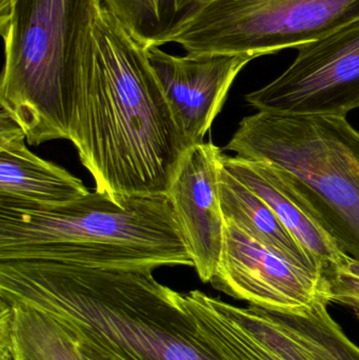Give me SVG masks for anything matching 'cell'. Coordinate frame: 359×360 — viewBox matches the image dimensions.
I'll return each instance as SVG.
<instances>
[{
  "label": "cell",
  "mask_w": 359,
  "mask_h": 360,
  "mask_svg": "<svg viewBox=\"0 0 359 360\" xmlns=\"http://www.w3.org/2000/svg\"><path fill=\"white\" fill-rule=\"evenodd\" d=\"M282 74L244 96L257 112L347 116L359 109V19L301 44Z\"/></svg>",
  "instance_id": "52a82bcc"
},
{
  "label": "cell",
  "mask_w": 359,
  "mask_h": 360,
  "mask_svg": "<svg viewBox=\"0 0 359 360\" xmlns=\"http://www.w3.org/2000/svg\"><path fill=\"white\" fill-rule=\"evenodd\" d=\"M22 129L0 110V200L55 207L90 191L61 167L32 153Z\"/></svg>",
  "instance_id": "4fadbf2b"
},
{
  "label": "cell",
  "mask_w": 359,
  "mask_h": 360,
  "mask_svg": "<svg viewBox=\"0 0 359 360\" xmlns=\"http://www.w3.org/2000/svg\"><path fill=\"white\" fill-rule=\"evenodd\" d=\"M100 0H12L0 11L4 67L0 110L29 145L67 139L65 94L93 65Z\"/></svg>",
  "instance_id": "277c9868"
},
{
  "label": "cell",
  "mask_w": 359,
  "mask_h": 360,
  "mask_svg": "<svg viewBox=\"0 0 359 360\" xmlns=\"http://www.w3.org/2000/svg\"><path fill=\"white\" fill-rule=\"evenodd\" d=\"M94 36V63L65 94L67 141L96 191L114 197L167 195L191 147L147 49L105 8Z\"/></svg>",
  "instance_id": "6da1fadb"
},
{
  "label": "cell",
  "mask_w": 359,
  "mask_h": 360,
  "mask_svg": "<svg viewBox=\"0 0 359 360\" xmlns=\"http://www.w3.org/2000/svg\"><path fill=\"white\" fill-rule=\"evenodd\" d=\"M72 340H73V338H72ZM74 342H75V340H74ZM75 344L84 360H111L109 357L97 352L96 350L86 346V345L79 344V342H75Z\"/></svg>",
  "instance_id": "ac0fdd59"
},
{
  "label": "cell",
  "mask_w": 359,
  "mask_h": 360,
  "mask_svg": "<svg viewBox=\"0 0 359 360\" xmlns=\"http://www.w3.org/2000/svg\"><path fill=\"white\" fill-rule=\"evenodd\" d=\"M341 268H343L344 270L351 273L352 275H354V276L358 277L359 278V260L353 259V258L348 256L345 264H344L343 266H341Z\"/></svg>",
  "instance_id": "d6986e66"
},
{
  "label": "cell",
  "mask_w": 359,
  "mask_h": 360,
  "mask_svg": "<svg viewBox=\"0 0 359 360\" xmlns=\"http://www.w3.org/2000/svg\"><path fill=\"white\" fill-rule=\"evenodd\" d=\"M0 300L48 315L111 360H225L152 270L0 260Z\"/></svg>",
  "instance_id": "7a4b0ae2"
},
{
  "label": "cell",
  "mask_w": 359,
  "mask_h": 360,
  "mask_svg": "<svg viewBox=\"0 0 359 360\" xmlns=\"http://www.w3.org/2000/svg\"><path fill=\"white\" fill-rule=\"evenodd\" d=\"M211 348L225 360H315L261 309L240 308L204 292L183 293Z\"/></svg>",
  "instance_id": "8fae6325"
},
{
  "label": "cell",
  "mask_w": 359,
  "mask_h": 360,
  "mask_svg": "<svg viewBox=\"0 0 359 360\" xmlns=\"http://www.w3.org/2000/svg\"><path fill=\"white\" fill-rule=\"evenodd\" d=\"M225 243L213 288L250 306L303 315L320 302L331 304L324 271L289 259L225 220Z\"/></svg>",
  "instance_id": "ba28073f"
},
{
  "label": "cell",
  "mask_w": 359,
  "mask_h": 360,
  "mask_svg": "<svg viewBox=\"0 0 359 360\" xmlns=\"http://www.w3.org/2000/svg\"><path fill=\"white\" fill-rule=\"evenodd\" d=\"M221 164L271 207L285 228L325 272L345 264L347 254L339 248L309 203L275 166L263 160L225 154L221 156Z\"/></svg>",
  "instance_id": "7c38bea8"
},
{
  "label": "cell",
  "mask_w": 359,
  "mask_h": 360,
  "mask_svg": "<svg viewBox=\"0 0 359 360\" xmlns=\"http://www.w3.org/2000/svg\"><path fill=\"white\" fill-rule=\"evenodd\" d=\"M20 259L152 271L193 266L167 195L96 190L55 207L0 200V260Z\"/></svg>",
  "instance_id": "3957f363"
},
{
  "label": "cell",
  "mask_w": 359,
  "mask_h": 360,
  "mask_svg": "<svg viewBox=\"0 0 359 360\" xmlns=\"http://www.w3.org/2000/svg\"><path fill=\"white\" fill-rule=\"evenodd\" d=\"M329 304L320 302L303 315L261 310L294 338L314 359L359 360V347L332 319Z\"/></svg>",
  "instance_id": "2e32d148"
},
{
  "label": "cell",
  "mask_w": 359,
  "mask_h": 360,
  "mask_svg": "<svg viewBox=\"0 0 359 360\" xmlns=\"http://www.w3.org/2000/svg\"><path fill=\"white\" fill-rule=\"evenodd\" d=\"M147 53L190 147L204 143L234 80L255 59L248 54L174 56L157 46Z\"/></svg>",
  "instance_id": "9c48e42d"
},
{
  "label": "cell",
  "mask_w": 359,
  "mask_h": 360,
  "mask_svg": "<svg viewBox=\"0 0 359 360\" xmlns=\"http://www.w3.org/2000/svg\"><path fill=\"white\" fill-rule=\"evenodd\" d=\"M225 150L275 166L359 260V132L347 116L257 112L242 118Z\"/></svg>",
  "instance_id": "5b68a950"
},
{
  "label": "cell",
  "mask_w": 359,
  "mask_h": 360,
  "mask_svg": "<svg viewBox=\"0 0 359 360\" xmlns=\"http://www.w3.org/2000/svg\"><path fill=\"white\" fill-rule=\"evenodd\" d=\"M8 306L17 346L25 360H84L75 342L48 315Z\"/></svg>",
  "instance_id": "e0dca14e"
},
{
  "label": "cell",
  "mask_w": 359,
  "mask_h": 360,
  "mask_svg": "<svg viewBox=\"0 0 359 360\" xmlns=\"http://www.w3.org/2000/svg\"><path fill=\"white\" fill-rule=\"evenodd\" d=\"M218 190L225 220L233 221L244 232L289 259L314 270L324 271L285 228L271 207L234 177L223 164L219 170Z\"/></svg>",
  "instance_id": "5bb4252c"
},
{
  "label": "cell",
  "mask_w": 359,
  "mask_h": 360,
  "mask_svg": "<svg viewBox=\"0 0 359 360\" xmlns=\"http://www.w3.org/2000/svg\"><path fill=\"white\" fill-rule=\"evenodd\" d=\"M223 151L212 141L185 152L167 196L202 283H210L221 262L225 217L218 179Z\"/></svg>",
  "instance_id": "30bf717a"
},
{
  "label": "cell",
  "mask_w": 359,
  "mask_h": 360,
  "mask_svg": "<svg viewBox=\"0 0 359 360\" xmlns=\"http://www.w3.org/2000/svg\"><path fill=\"white\" fill-rule=\"evenodd\" d=\"M211 0H100L145 49L171 44Z\"/></svg>",
  "instance_id": "9a60e30c"
},
{
  "label": "cell",
  "mask_w": 359,
  "mask_h": 360,
  "mask_svg": "<svg viewBox=\"0 0 359 360\" xmlns=\"http://www.w3.org/2000/svg\"><path fill=\"white\" fill-rule=\"evenodd\" d=\"M359 19V0H211L174 38L189 55H252L299 48Z\"/></svg>",
  "instance_id": "8992f818"
}]
</instances>
